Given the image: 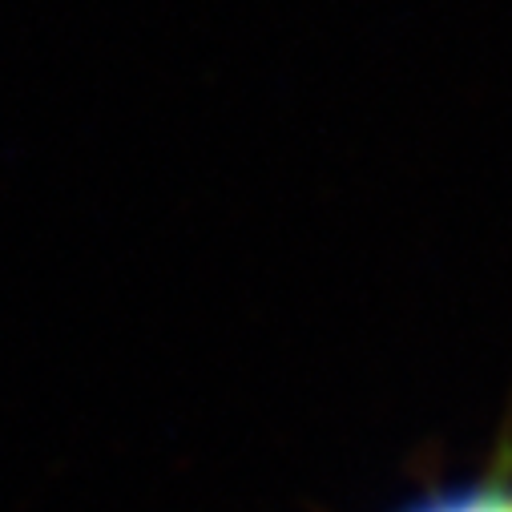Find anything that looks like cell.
<instances>
[{"mask_svg": "<svg viewBox=\"0 0 512 512\" xmlns=\"http://www.w3.org/2000/svg\"><path fill=\"white\" fill-rule=\"evenodd\" d=\"M408 512H512V480H480L456 492H440Z\"/></svg>", "mask_w": 512, "mask_h": 512, "instance_id": "6da1fadb", "label": "cell"}]
</instances>
